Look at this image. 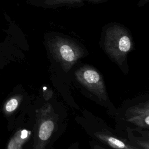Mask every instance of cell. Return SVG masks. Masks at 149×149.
<instances>
[{
    "instance_id": "cell-1",
    "label": "cell",
    "mask_w": 149,
    "mask_h": 149,
    "mask_svg": "<svg viewBox=\"0 0 149 149\" xmlns=\"http://www.w3.org/2000/svg\"><path fill=\"white\" fill-rule=\"evenodd\" d=\"M58 117L52 105L44 104L36 111L34 149H45L57 128Z\"/></svg>"
},
{
    "instance_id": "cell-2",
    "label": "cell",
    "mask_w": 149,
    "mask_h": 149,
    "mask_svg": "<svg viewBox=\"0 0 149 149\" xmlns=\"http://www.w3.org/2000/svg\"><path fill=\"white\" fill-rule=\"evenodd\" d=\"M75 76L79 83L101 101H107V93L103 77L95 69L82 67L76 71Z\"/></svg>"
},
{
    "instance_id": "cell-3",
    "label": "cell",
    "mask_w": 149,
    "mask_h": 149,
    "mask_svg": "<svg viewBox=\"0 0 149 149\" xmlns=\"http://www.w3.org/2000/svg\"><path fill=\"white\" fill-rule=\"evenodd\" d=\"M126 119L139 127H149V104L146 102L129 108L125 113Z\"/></svg>"
},
{
    "instance_id": "cell-4",
    "label": "cell",
    "mask_w": 149,
    "mask_h": 149,
    "mask_svg": "<svg viewBox=\"0 0 149 149\" xmlns=\"http://www.w3.org/2000/svg\"><path fill=\"white\" fill-rule=\"evenodd\" d=\"M58 58L65 72H68L79 58L77 52L68 45H62L58 49Z\"/></svg>"
},
{
    "instance_id": "cell-5",
    "label": "cell",
    "mask_w": 149,
    "mask_h": 149,
    "mask_svg": "<svg viewBox=\"0 0 149 149\" xmlns=\"http://www.w3.org/2000/svg\"><path fill=\"white\" fill-rule=\"evenodd\" d=\"M94 135L103 143L114 149H139L125 141L105 132H96Z\"/></svg>"
},
{
    "instance_id": "cell-6",
    "label": "cell",
    "mask_w": 149,
    "mask_h": 149,
    "mask_svg": "<svg viewBox=\"0 0 149 149\" xmlns=\"http://www.w3.org/2000/svg\"><path fill=\"white\" fill-rule=\"evenodd\" d=\"M31 134L30 130L20 129L10 139L7 149H22L23 144L29 139Z\"/></svg>"
},
{
    "instance_id": "cell-7",
    "label": "cell",
    "mask_w": 149,
    "mask_h": 149,
    "mask_svg": "<svg viewBox=\"0 0 149 149\" xmlns=\"http://www.w3.org/2000/svg\"><path fill=\"white\" fill-rule=\"evenodd\" d=\"M22 100V95H16L8 100L4 105L3 111L6 115L12 113L19 107Z\"/></svg>"
},
{
    "instance_id": "cell-8",
    "label": "cell",
    "mask_w": 149,
    "mask_h": 149,
    "mask_svg": "<svg viewBox=\"0 0 149 149\" xmlns=\"http://www.w3.org/2000/svg\"><path fill=\"white\" fill-rule=\"evenodd\" d=\"M131 47L130 39L127 36H123L120 38L118 44V51L116 53L117 59H121L122 55L129 51Z\"/></svg>"
},
{
    "instance_id": "cell-9",
    "label": "cell",
    "mask_w": 149,
    "mask_h": 149,
    "mask_svg": "<svg viewBox=\"0 0 149 149\" xmlns=\"http://www.w3.org/2000/svg\"><path fill=\"white\" fill-rule=\"evenodd\" d=\"M93 148H94V149H107V148H104V147H101L99 145H94Z\"/></svg>"
}]
</instances>
